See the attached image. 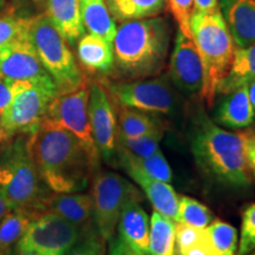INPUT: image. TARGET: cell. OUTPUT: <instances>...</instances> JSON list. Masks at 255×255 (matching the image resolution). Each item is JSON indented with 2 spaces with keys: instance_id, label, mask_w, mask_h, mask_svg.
Segmentation results:
<instances>
[{
  "instance_id": "11",
  "label": "cell",
  "mask_w": 255,
  "mask_h": 255,
  "mask_svg": "<svg viewBox=\"0 0 255 255\" xmlns=\"http://www.w3.org/2000/svg\"><path fill=\"white\" fill-rule=\"evenodd\" d=\"M109 91L120 108L148 114H170L175 107V96L167 77L113 83Z\"/></svg>"
},
{
  "instance_id": "41",
  "label": "cell",
  "mask_w": 255,
  "mask_h": 255,
  "mask_svg": "<svg viewBox=\"0 0 255 255\" xmlns=\"http://www.w3.org/2000/svg\"><path fill=\"white\" fill-rule=\"evenodd\" d=\"M12 209L13 208H12L7 197H6L5 194L0 190V221H1L2 218H4L6 214H8Z\"/></svg>"
},
{
  "instance_id": "4",
  "label": "cell",
  "mask_w": 255,
  "mask_h": 255,
  "mask_svg": "<svg viewBox=\"0 0 255 255\" xmlns=\"http://www.w3.org/2000/svg\"><path fill=\"white\" fill-rule=\"evenodd\" d=\"M0 190L13 209L33 216L46 212L53 191L44 182L32 159L27 133L14 135L0 145Z\"/></svg>"
},
{
  "instance_id": "49",
  "label": "cell",
  "mask_w": 255,
  "mask_h": 255,
  "mask_svg": "<svg viewBox=\"0 0 255 255\" xmlns=\"http://www.w3.org/2000/svg\"><path fill=\"white\" fill-rule=\"evenodd\" d=\"M32 1H36L37 2V1H41V0H32Z\"/></svg>"
},
{
  "instance_id": "23",
  "label": "cell",
  "mask_w": 255,
  "mask_h": 255,
  "mask_svg": "<svg viewBox=\"0 0 255 255\" xmlns=\"http://www.w3.org/2000/svg\"><path fill=\"white\" fill-rule=\"evenodd\" d=\"M81 17L83 26L91 34L113 44L117 27L104 0L82 1Z\"/></svg>"
},
{
  "instance_id": "43",
  "label": "cell",
  "mask_w": 255,
  "mask_h": 255,
  "mask_svg": "<svg viewBox=\"0 0 255 255\" xmlns=\"http://www.w3.org/2000/svg\"><path fill=\"white\" fill-rule=\"evenodd\" d=\"M12 137H13V136H12L11 133H9L7 130L5 129V127L2 126L1 121H0V145L4 144L5 142L9 141V139H11Z\"/></svg>"
},
{
  "instance_id": "47",
  "label": "cell",
  "mask_w": 255,
  "mask_h": 255,
  "mask_svg": "<svg viewBox=\"0 0 255 255\" xmlns=\"http://www.w3.org/2000/svg\"><path fill=\"white\" fill-rule=\"evenodd\" d=\"M79 1H92V0H79Z\"/></svg>"
},
{
  "instance_id": "48",
  "label": "cell",
  "mask_w": 255,
  "mask_h": 255,
  "mask_svg": "<svg viewBox=\"0 0 255 255\" xmlns=\"http://www.w3.org/2000/svg\"><path fill=\"white\" fill-rule=\"evenodd\" d=\"M250 255H255V251H254V252H252V253H251Z\"/></svg>"
},
{
  "instance_id": "17",
  "label": "cell",
  "mask_w": 255,
  "mask_h": 255,
  "mask_svg": "<svg viewBox=\"0 0 255 255\" xmlns=\"http://www.w3.org/2000/svg\"><path fill=\"white\" fill-rule=\"evenodd\" d=\"M119 237L133 251L149 255L150 219L141 206V199H133L127 203L117 225Z\"/></svg>"
},
{
  "instance_id": "39",
  "label": "cell",
  "mask_w": 255,
  "mask_h": 255,
  "mask_svg": "<svg viewBox=\"0 0 255 255\" xmlns=\"http://www.w3.org/2000/svg\"><path fill=\"white\" fill-rule=\"evenodd\" d=\"M245 150H246L247 165L250 173L255 180V133L246 132V142H245Z\"/></svg>"
},
{
  "instance_id": "28",
  "label": "cell",
  "mask_w": 255,
  "mask_h": 255,
  "mask_svg": "<svg viewBox=\"0 0 255 255\" xmlns=\"http://www.w3.org/2000/svg\"><path fill=\"white\" fill-rule=\"evenodd\" d=\"M210 241L221 255H237L238 232L227 222L213 220L207 227Z\"/></svg>"
},
{
  "instance_id": "32",
  "label": "cell",
  "mask_w": 255,
  "mask_h": 255,
  "mask_svg": "<svg viewBox=\"0 0 255 255\" xmlns=\"http://www.w3.org/2000/svg\"><path fill=\"white\" fill-rule=\"evenodd\" d=\"M255 251V203L248 206L242 214L240 242L237 255H250Z\"/></svg>"
},
{
  "instance_id": "5",
  "label": "cell",
  "mask_w": 255,
  "mask_h": 255,
  "mask_svg": "<svg viewBox=\"0 0 255 255\" xmlns=\"http://www.w3.org/2000/svg\"><path fill=\"white\" fill-rule=\"evenodd\" d=\"M189 26L203 65L200 95L212 107L220 84L231 70L235 44L220 9L214 13H193Z\"/></svg>"
},
{
  "instance_id": "45",
  "label": "cell",
  "mask_w": 255,
  "mask_h": 255,
  "mask_svg": "<svg viewBox=\"0 0 255 255\" xmlns=\"http://www.w3.org/2000/svg\"><path fill=\"white\" fill-rule=\"evenodd\" d=\"M8 44H9V43H8ZM8 44H7V45L0 46V65H1L2 60H4L5 56L7 55V52H8Z\"/></svg>"
},
{
  "instance_id": "21",
  "label": "cell",
  "mask_w": 255,
  "mask_h": 255,
  "mask_svg": "<svg viewBox=\"0 0 255 255\" xmlns=\"http://www.w3.org/2000/svg\"><path fill=\"white\" fill-rule=\"evenodd\" d=\"M79 62L91 72L108 73L114 70L113 44L94 34H83L77 45Z\"/></svg>"
},
{
  "instance_id": "8",
  "label": "cell",
  "mask_w": 255,
  "mask_h": 255,
  "mask_svg": "<svg viewBox=\"0 0 255 255\" xmlns=\"http://www.w3.org/2000/svg\"><path fill=\"white\" fill-rule=\"evenodd\" d=\"M57 95L53 79L34 82L15 96L0 119L2 126L12 136L34 132L45 119L49 105Z\"/></svg>"
},
{
  "instance_id": "30",
  "label": "cell",
  "mask_w": 255,
  "mask_h": 255,
  "mask_svg": "<svg viewBox=\"0 0 255 255\" xmlns=\"http://www.w3.org/2000/svg\"><path fill=\"white\" fill-rule=\"evenodd\" d=\"M163 137V132L149 133L141 136H121L119 135V144L123 146L130 154L136 157L145 158L154 155L159 148V141Z\"/></svg>"
},
{
  "instance_id": "29",
  "label": "cell",
  "mask_w": 255,
  "mask_h": 255,
  "mask_svg": "<svg viewBox=\"0 0 255 255\" xmlns=\"http://www.w3.org/2000/svg\"><path fill=\"white\" fill-rule=\"evenodd\" d=\"M178 221L186 222L196 228H207L213 222V214L205 205L197 200L188 196H180Z\"/></svg>"
},
{
  "instance_id": "42",
  "label": "cell",
  "mask_w": 255,
  "mask_h": 255,
  "mask_svg": "<svg viewBox=\"0 0 255 255\" xmlns=\"http://www.w3.org/2000/svg\"><path fill=\"white\" fill-rule=\"evenodd\" d=\"M6 255H40V254H38V253H36V252H33V251L24 250V248L14 246Z\"/></svg>"
},
{
  "instance_id": "40",
  "label": "cell",
  "mask_w": 255,
  "mask_h": 255,
  "mask_svg": "<svg viewBox=\"0 0 255 255\" xmlns=\"http://www.w3.org/2000/svg\"><path fill=\"white\" fill-rule=\"evenodd\" d=\"M219 9V0H194L193 13H214Z\"/></svg>"
},
{
  "instance_id": "26",
  "label": "cell",
  "mask_w": 255,
  "mask_h": 255,
  "mask_svg": "<svg viewBox=\"0 0 255 255\" xmlns=\"http://www.w3.org/2000/svg\"><path fill=\"white\" fill-rule=\"evenodd\" d=\"M155 132H163V127L151 114L129 108H120L119 135L141 136Z\"/></svg>"
},
{
  "instance_id": "24",
  "label": "cell",
  "mask_w": 255,
  "mask_h": 255,
  "mask_svg": "<svg viewBox=\"0 0 255 255\" xmlns=\"http://www.w3.org/2000/svg\"><path fill=\"white\" fill-rule=\"evenodd\" d=\"M165 6V0H107V7L116 20L123 21L156 17Z\"/></svg>"
},
{
  "instance_id": "14",
  "label": "cell",
  "mask_w": 255,
  "mask_h": 255,
  "mask_svg": "<svg viewBox=\"0 0 255 255\" xmlns=\"http://www.w3.org/2000/svg\"><path fill=\"white\" fill-rule=\"evenodd\" d=\"M0 76L13 81L41 82L52 79L41 64L27 31L8 44V52L0 65Z\"/></svg>"
},
{
  "instance_id": "31",
  "label": "cell",
  "mask_w": 255,
  "mask_h": 255,
  "mask_svg": "<svg viewBox=\"0 0 255 255\" xmlns=\"http://www.w3.org/2000/svg\"><path fill=\"white\" fill-rule=\"evenodd\" d=\"M133 162L142 169L143 171L149 176L155 178V180L163 181V182H171L173 180V171H171L170 165L165 159L164 155L162 154L161 150H158L156 154L149 156L145 158L136 157L132 155Z\"/></svg>"
},
{
  "instance_id": "37",
  "label": "cell",
  "mask_w": 255,
  "mask_h": 255,
  "mask_svg": "<svg viewBox=\"0 0 255 255\" xmlns=\"http://www.w3.org/2000/svg\"><path fill=\"white\" fill-rule=\"evenodd\" d=\"M33 83L34 82L30 81H13V79L0 76V119L12 103V101L14 100L15 96L31 87Z\"/></svg>"
},
{
  "instance_id": "7",
  "label": "cell",
  "mask_w": 255,
  "mask_h": 255,
  "mask_svg": "<svg viewBox=\"0 0 255 255\" xmlns=\"http://www.w3.org/2000/svg\"><path fill=\"white\" fill-rule=\"evenodd\" d=\"M91 197L96 228L105 242L115 235L127 203L133 199L142 200L139 190L114 171H96L92 177Z\"/></svg>"
},
{
  "instance_id": "35",
  "label": "cell",
  "mask_w": 255,
  "mask_h": 255,
  "mask_svg": "<svg viewBox=\"0 0 255 255\" xmlns=\"http://www.w3.org/2000/svg\"><path fill=\"white\" fill-rule=\"evenodd\" d=\"M104 240L97 231L84 234L65 255H107Z\"/></svg>"
},
{
  "instance_id": "34",
  "label": "cell",
  "mask_w": 255,
  "mask_h": 255,
  "mask_svg": "<svg viewBox=\"0 0 255 255\" xmlns=\"http://www.w3.org/2000/svg\"><path fill=\"white\" fill-rule=\"evenodd\" d=\"M207 234V228H196L186 222H175V238H176V253H182L188 248L202 240Z\"/></svg>"
},
{
  "instance_id": "9",
  "label": "cell",
  "mask_w": 255,
  "mask_h": 255,
  "mask_svg": "<svg viewBox=\"0 0 255 255\" xmlns=\"http://www.w3.org/2000/svg\"><path fill=\"white\" fill-rule=\"evenodd\" d=\"M87 85L68 94L57 95L49 105L46 116L71 132L85 149L96 169L100 165V152L96 146L88 113Z\"/></svg>"
},
{
  "instance_id": "15",
  "label": "cell",
  "mask_w": 255,
  "mask_h": 255,
  "mask_svg": "<svg viewBox=\"0 0 255 255\" xmlns=\"http://www.w3.org/2000/svg\"><path fill=\"white\" fill-rule=\"evenodd\" d=\"M169 73L175 85L187 92H200L203 85V65L193 39L178 31Z\"/></svg>"
},
{
  "instance_id": "16",
  "label": "cell",
  "mask_w": 255,
  "mask_h": 255,
  "mask_svg": "<svg viewBox=\"0 0 255 255\" xmlns=\"http://www.w3.org/2000/svg\"><path fill=\"white\" fill-rule=\"evenodd\" d=\"M46 212L53 213L72 223L83 234L97 231L94 220V203L91 194L79 191L52 193L47 201Z\"/></svg>"
},
{
  "instance_id": "22",
  "label": "cell",
  "mask_w": 255,
  "mask_h": 255,
  "mask_svg": "<svg viewBox=\"0 0 255 255\" xmlns=\"http://www.w3.org/2000/svg\"><path fill=\"white\" fill-rule=\"evenodd\" d=\"M255 79V43L248 47L235 46L231 70L218 89V94L227 95L248 85Z\"/></svg>"
},
{
  "instance_id": "18",
  "label": "cell",
  "mask_w": 255,
  "mask_h": 255,
  "mask_svg": "<svg viewBox=\"0 0 255 255\" xmlns=\"http://www.w3.org/2000/svg\"><path fill=\"white\" fill-rule=\"evenodd\" d=\"M222 15L237 47L255 43V0H222Z\"/></svg>"
},
{
  "instance_id": "19",
  "label": "cell",
  "mask_w": 255,
  "mask_h": 255,
  "mask_svg": "<svg viewBox=\"0 0 255 255\" xmlns=\"http://www.w3.org/2000/svg\"><path fill=\"white\" fill-rule=\"evenodd\" d=\"M255 111L252 107L247 85L229 92L215 115V122L229 129H244L254 122Z\"/></svg>"
},
{
  "instance_id": "46",
  "label": "cell",
  "mask_w": 255,
  "mask_h": 255,
  "mask_svg": "<svg viewBox=\"0 0 255 255\" xmlns=\"http://www.w3.org/2000/svg\"><path fill=\"white\" fill-rule=\"evenodd\" d=\"M5 4H6V0H0V9L4 8Z\"/></svg>"
},
{
  "instance_id": "36",
  "label": "cell",
  "mask_w": 255,
  "mask_h": 255,
  "mask_svg": "<svg viewBox=\"0 0 255 255\" xmlns=\"http://www.w3.org/2000/svg\"><path fill=\"white\" fill-rule=\"evenodd\" d=\"M165 2L168 4L175 20L177 21L180 31L191 38L189 24L194 12V0H165Z\"/></svg>"
},
{
  "instance_id": "33",
  "label": "cell",
  "mask_w": 255,
  "mask_h": 255,
  "mask_svg": "<svg viewBox=\"0 0 255 255\" xmlns=\"http://www.w3.org/2000/svg\"><path fill=\"white\" fill-rule=\"evenodd\" d=\"M30 18L17 17L14 14L0 15V46L7 45L15 38L27 31Z\"/></svg>"
},
{
  "instance_id": "1",
  "label": "cell",
  "mask_w": 255,
  "mask_h": 255,
  "mask_svg": "<svg viewBox=\"0 0 255 255\" xmlns=\"http://www.w3.org/2000/svg\"><path fill=\"white\" fill-rule=\"evenodd\" d=\"M28 149L41 178L53 193L84 190L97 171L78 139L49 117L28 135Z\"/></svg>"
},
{
  "instance_id": "2",
  "label": "cell",
  "mask_w": 255,
  "mask_h": 255,
  "mask_svg": "<svg viewBox=\"0 0 255 255\" xmlns=\"http://www.w3.org/2000/svg\"><path fill=\"white\" fill-rule=\"evenodd\" d=\"M170 31L163 18L123 21L113 41L114 70L126 81L158 75L167 58Z\"/></svg>"
},
{
  "instance_id": "20",
  "label": "cell",
  "mask_w": 255,
  "mask_h": 255,
  "mask_svg": "<svg viewBox=\"0 0 255 255\" xmlns=\"http://www.w3.org/2000/svg\"><path fill=\"white\" fill-rule=\"evenodd\" d=\"M46 14L70 44H75L84 34L79 0H47Z\"/></svg>"
},
{
  "instance_id": "44",
  "label": "cell",
  "mask_w": 255,
  "mask_h": 255,
  "mask_svg": "<svg viewBox=\"0 0 255 255\" xmlns=\"http://www.w3.org/2000/svg\"><path fill=\"white\" fill-rule=\"evenodd\" d=\"M247 90H248V96H250L251 104L255 111V79L247 85Z\"/></svg>"
},
{
  "instance_id": "25",
  "label": "cell",
  "mask_w": 255,
  "mask_h": 255,
  "mask_svg": "<svg viewBox=\"0 0 255 255\" xmlns=\"http://www.w3.org/2000/svg\"><path fill=\"white\" fill-rule=\"evenodd\" d=\"M149 255H177L175 222L156 210L150 218Z\"/></svg>"
},
{
  "instance_id": "3",
  "label": "cell",
  "mask_w": 255,
  "mask_h": 255,
  "mask_svg": "<svg viewBox=\"0 0 255 255\" xmlns=\"http://www.w3.org/2000/svg\"><path fill=\"white\" fill-rule=\"evenodd\" d=\"M245 142L246 132L227 131L200 114L190 146L197 165L210 178L228 187L244 188L252 183Z\"/></svg>"
},
{
  "instance_id": "38",
  "label": "cell",
  "mask_w": 255,
  "mask_h": 255,
  "mask_svg": "<svg viewBox=\"0 0 255 255\" xmlns=\"http://www.w3.org/2000/svg\"><path fill=\"white\" fill-rule=\"evenodd\" d=\"M109 250H108V255H142L133 251L131 247L128 246L119 235H114L109 241Z\"/></svg>"
},
{
  "instance_id": "27",
  "label": "cell",
  "mask_w": 255,
  "mask_h": 255,
  "mask_svg": "<svg viewBox=\"0 0 255 255\" xmlns=\"http://www.w3.org/2000/svg\"><path fill=\"white\" fill-rule=\"evenodd\" d=\"M36 216L20 209H12L0 221V255H6L24 235Z\"/></svg>"
},
{
  "instance_id": "12",
  "label": "cell",
  "mask_w": 255,
  "mask_h": 255,
  "mask_svg": "<svg viewBox=\"0 0 255 255\" xmlns=\"http://www.w3.org/2000/svg\"><path fill=\"white\" fill-rule=\"evenodd\" d=\"M88 113L100 156L109 164H117L119 123L116 113L110 96L97 83L89 88Z\"/></svg>"
},
{
  "instance_id": "10",
  "label": "cell",
  "mask_w": 255,
  "mask_h": 255,
  "mask_svg": "<svg viewBox=\"0 0 255 255\" xmlns=\"http://www.w3.org/2000/svg\"><path fill=\"white\" fill-rule=\"evenodd\" d=\"M83 235L72 223L45 212L32 220L15 246L40 255H65Z\"/></svg>"
},
{
  "instance_id": "13",
  "label": "cell",
  "mask_w": 255,
  "mask_h": 255,
  "mask_svg": "<svg viewBox=\"0 0 255 255\" xmlns=\"http://www.w3.org/2000/svg\"><path fill=\"white\" fill-rule=\"evenodd\" d=\"M117 164L131 177V180L141 188L155 210L171 221H178V196L170 184L155 180L146 175L133 162L132 156L123 146L117 149Z\"/></svg>"
},
{
  "instance_id": "6",
  "label": "cell",
  "mask_w": 255,
  "mask_h": 255,
  "mask_svg": "<svg viewBox=\"0 0 255 255\" xmlns=\"http://www.w3.org/2000/svg\"><path fill=\"white\" fill-rule=\"evenodd\" d=\"M27 34L41 64L55 82L58 95L84 87V77L68 41L46 13L30 18Z\"/></svg>"
}]
</instances>
